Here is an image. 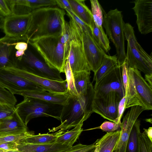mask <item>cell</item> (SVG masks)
<instances>
[{
    "instance_id": "cell-1",
    "label": "cell",
    "mask_w": 152,
    "mask_h": 152,
    "mask_svg": "<svg viewBox=\"0 0 152 152\" xmlns=\"http://www.w3.org/2000/svg\"><path fill=\"white\" fill-rule=\"evenodd\" d=\"M95 96L94 86L91 83L86 91L77 96L71 94L63 104L59 126L49 129V132L64 131L83 124L93 113V105Z\"/></svg>"
},
{
    "instance_id": "cell-2",
    "label": "cell",
    "mask_w": 152,
    "mask_h": 152,
    "mask_svg": "<svg viewBox=\"0 0 152 152\" xmlns=\"http://www.w3.org/2000/svg\"><path fill=\"white\" fill-rule=\"evenodd\" d=\"M32 19L24 42L28 43L39 39L61 35L65 12L58 7H48L33 10Z\"/></svg>"
},
{
    "instance_id": "cell-3",
    "label": "cell",
    "mask_w": 152,
    "mask_h": 152,
    "mask_svg": "<svg viewBox=\"0 0 152 152\" xmlns=\"http://www.w3.org/2000/svg\"><path fill=\"white\" fill-rule=\"evenodd\" d=\"M60 35L45 37L28 43L39 54L50 67L64 73L67 59L64 46L60 41Z\"/></svg>"
},
{
    "instance_id": "cell-4",
    "label": "cell",
    "mask_w": 152,
    "mask_h": 152,
    "mask_svg": "<svg viewBox=\"0 0 152 152\" xmlns=\"http://www.w3.org/2000/svg\"><path fill=\"white\" fill-rule=\"evenodd\" d=\"M124 31L127 41V50L124 63L127 67L136 68L145 75H152V56L144 50L137 41L133 27L129 23H125Z\"/></svg>"
},
{
    "instance_id": "cell-5",
    "label": "cell",
    "mask_w": 152,
    "mask_h": 152,
    "mask_svg": "<svg viewBox=\"0 0 152 152\" xmlns=\"http://www.w3.org/2000/svg\"><path fill=\"white\" fill-rule=\"evenodd\" d=\"M23 97V101L15 107L26 126L31 119L40 117L50 116L60 120L63 104H53L28 96Z\"/></svg>"
},
{
    "instance_id": "cell-6",
    "label": "cell",
    "mask_w": 152,
    "mask_h": 152,
    "mask_svg": "<svg viewBox=\"0 0 152 152\" xmlns=\"http://www.w3.org/2000/svg\"><path fill=\"white\" fill-rule=\"evenodd\" d=\"M103 26L106 34L116 48L118 66L121 67L125 61V39L124 28L125 23L121 11L117 8L111 10L107 13L103 12Z\"/></svg>"
},
{
    "instance_id": "cell-7",
    "label": "cell",
    "mask_w": 152,
    "mask_h": 152,
    "mask_svg": "<svg viewBox=\"0 0 152 152\" xmlns=\"http://www.w3.org/2000/svg\"><path fill=\"white\" fill-rule=\"evenodd\" d=\"M94 97L121 100L125 96L122 81V67L118 66L96 83Z\"/></svg>"
},
{
    "instance_id": "cell-8",
    "label": "cell",
    "mask_w": 152,
    "mask_h": 152,
    "mask_svg": "<svg viewBox=\"0 0 152 152\" xmlns=\"http://www.w3.org/2000/svg\"><path fill=\"white\" fill-rule=\"evenodd\" d=\"M15 67L40 77L63 81L61 73L39 59L28 48L24 54L17 58Z\"/></svg>"
},
{
    "instance_id": "cell-9",
    "label": "cell",
    "mask_w": 152,
    "mask_h": 152,
    "mask_svg": "<svg viewBox=\"0 0 152 152\" xmlns=\"http://www.w3.org/2000/svg\"><path fill=\"white\" fill-rule=\"evenodd\" d=\"M0 85L14 95L26 91H44L40 86L7 69H0Z\"/></svg>"
},
{
    "instance_id": "cell-10",
    "label": "cell",
    "mask_w": 152,
    "mask_h": 152,
    "mask_svg": "<svg viewBox=\"0 0 152 152\" xmlns=\"http://www.w3.org/2000/svg\"><path fill=\"white\" fill-rule=\"evenodd\" d=\"M31 19V13L22 15L11 14L4 18L3 31L6 36L24 42Z\"/></svg>"
},
{
    "instance_id": "cell-11",
    "label": "cell",
    "mask_w": 152,
    "mask_h": 152,
    "mask_svg": "<svg viewBox=\"0 0 152 152\" xmlns=\"http://www.w3.org/2000/svg\"><path fill=\"white\" fill-rule=\"evenodd\" d=\"M79 25L85 55L91 71L94 73L99 67L106 53L96 43L92 34Z\"/></svg>"
},
{
    "instance_id": "cell-12",
    "label": "cell",
    "mask_w": 152,
    "mask_h": 152,
    "mask_svg": "<svg viewBox=\"0 0 152 152\" xmlns=\"http://www.w3.org/2000/svg\"><path fill=\"white\" fill-rule=\"evenodd\" d=\"M42 87L45 91L57 93L68 91L66 81H59L38 76L15 67L6 68Z\"/></svg>"
},
{
    "instance_id": "cell-13",
    "label": "cell",
    "mask_w": 152,
    "mask_h": 152,
    "mask_svg": "<svg viewBox=\"0 0 152 152\" xmlns=\"http://www.w3.org/2000/svg\"><path fill=\"white\" fill-rule=\"evenodd\" d=\"M132 2L138 30L144 34L152 32V0H136Z\"/></svg>"
},
{
    "instance_id": "cell-14",
    "label": "cell",
    "mask_w": 152,
    "mask_h": 152,
    "mask_svg": "<svg viewBox=\"0 0 152 152\" xmlns=\"http://www.w3.org/2000/svg\"><path fill=\"white\" fill-rule=\"evenodd\" d=\"M145 110L139 105L131 107L124 117L121 124V134L113 152H125L127 142L134 124L141 113Z\"/></svg>"
},
{
    "instance_id": "cell-15",
    "label": "cell",
    "mask_w": 152,
    "mask_h": 152,
    "mask_svg": "<svg viewBox=\"0 0 152 152\" xmlns=\"http://www.w3.org/2000/svg\"><path fill=\"white\" fill-rule=\"evenodd\" d=\"M121 67L122 81L125 93V110L134 106H141L136 90L133 68L127 67L125 63Z\"/></svg>"
},
{
    "instance_id": "cell-16",
    "label": "cell",
    "mask_w": 152,
    "mask_h": 152,
    "mask_svg": "<svg viewBox=\"0 0 152 152\" xmlns=\"http://www.w3.org/2000/svg\"><path fill=\"white\" fill-rule=\"evenodd\" d=\"M18 42L6 35L0 38V69L15 66L17 58L15 46Z\"/></svg>"
},
{
    "instance_id": "cell-17",
    "label": "cell",
    "mask_w": 152,
    "mask_h": 152,
    "mask_svg": "<svg viewBox=\"0 0 152 152\" xmlns=\"http://www.w3.org/2000/svg\"><path fill=\"white\" fill-rule=\"evenodd\" d=\"M136 90L141 106L144 110L152 109V87L142 76L137 69L133 68Z\"/></svg>"
},
{
    "instance_id": "cell-18",
    "label": "cell",
    "mask_w": 152,
    "mask_h": 152,
    "mask_svg": "<svg viewBox=\"0 0 152 152\" xmlns=\"http://www.w3.org/2000/svg\"><path fill=\"white\" fill-rule=\"evenodd\" d=\"M119 102L94 97L93 105V113L99 114L104 118L115 123L118 117V108Z\"/></svg>"
},
{
    "instance_id": "cell-19",
    "label": "cell",
    "mask_w": 152,
    "mask_h": 152,
    "mask_svg": "<svg viewBox=\"0 0 152 152\" xmlns=\"http://www.w3.org/2000/svg\"><path fill=\"white\" fill-rule=\"evenodd\" d=\"M28 128L16 110L11 117L0 121V136L17 134L28 131Z\"/></svg>"
},
{
    "instance_id": "cell-20",
    "label": "cell",
    "mask_w": 152,
    "mask_h": 152,
    "mask_svg": "<svg viewBox=\"0 0 152 152\" xmlns=\"http://www.w3.org/2000/svg\"><path fill=\"white\" fill-rule=\"evenodd\" d=\"M16 94L23 96H28L36 98L53 104H63L70 95L66 93H57L42 91H26L17 93Z\"/></svg>"
},
{
    "instance_id": "cell-21",
    "label": "cell",
    "mask_w": 152,
    "mask_h": 152,
    "mask_svg": "<svg viewBox=\"0 0 152 152\" xmlns=\"http://www.w3.org/2000/svg\"><path fill=\"white\" fill-rule=\"evenodd\" d=\"M18 143L17 150L20 152H63L72 147L56 142L42 144Z\"/></svg>"
},
{
    "instance_id": "cell-22",
    "label": "cell",
    "mask_w": 152,
    "mask_h": 152,
    "mask_svg": "<svg viewBox=\"0 0 152 152\" xmlns=\"http://www.w3.org/2000/svg\"><path fill=\"white\" fill-rule=\"evenodd\" d=\"M73 13L92 30L94 21L91 11L86 5L85 0H68Z\"/></svg>"
},
{
    "instance_id": "cell-23",
    "label": "cell",
    "mask_w": 152,
    "mask_h": 152,
    "mask_svg": "<svg viewBox=\"0 0 152 152\" xmlns=\"http://www.w3.org/2000/svg\"><path fill=\"white\" fill-rule=\"evenodd\" d=\"M121 130L107 133L95 142L98 147V152H113L118 142Z\"/></svg>"
},
{
    "instance_id": "cell-24",
    "label": "cell",
    "mask_w": 152,
    "mask_h": 152,
    "mask_svg": "<svg viewBox=\"0 0 152 152\" xmlns=\"http://www.w3.org/2000/svg\"><path fill=\"white\" fill-rule=\"evenodd\" d=\"M118 66L116 55L110 56L106 54L99 67L94 73L93 81L98 82Z\"/></svg>"
},
{
    "instance_id": "cell-25",
    "label": "cell",
    "mask_w": 152,
    "mask_h": 152,
    "mask_svg": "<svg viewBox=\"0 0 152 152\" xmlns=\"http://www.w3.org/2000/svg\"><path fill=\"white\" fill-rule=\"evenodd\" d=\"M64 132L57 131L54 133H48L33 135L18 142L33 144H49L56 142L57 137Z\"/></svg>"
},
{
    "instance_id": "cell-26",
    "label": "cell",
    "mask_w": 152,
    "mask_h": 152,
    "mask_svg": "<svg viewBox=\"0 0 152 152\" xmlns=\"http://www.w3.org/2000/svg\"><path fill=\"white\" fill-rule=\"evenodd\" d=\"M92 37L97 45L105 53H108L111 47L109 39L102 27L98 26L94 21L92 27Z\"/></svg>"
},
{
    "instance_id": "cell-27",
    "label": "cell",
    "mask_w": 152,
    "mask_h": 152,
    "mask_svg": "<svg viewBox=\"0 0 152 152\" xmlns=\"http://www.w3.org/2000/svg\"><path fill=\"white\" fill-rule=\"evenodd\" d=\"M83 124L80 123L71 130L64 132L57 137L56 142L72 146L83 131L82 128Z\"/></svg>"
},
{
    "instance_id": "cell-28",
    "label": "cell",
    "mask_w": 152,
    "mask_h": 152,
    "mask_svg": "<svg viewBox=\"0 0 152 152\" xmlns=\"http://www.w3.org/2000/svg\"><path fill=\"white\" fill-rule=\"evenodd\" d=\"M140 121L137 119L134 124L127 144L125 152H139V136Z\"/></svg>"
},
{
    "instance_id": "cell-29",
    "label": "cell",
    "mask_w": 152,
    "mask_h": 152,
    "mask_svg": "<svg viewBox=\"0 0 152 152\" xmlns=\"http://www.w3.org/2000/svg\"><path fill=\"white\" fill-rule=\"evenodd\" d=\"M90 72L82 71L73 74L74 86L78 95L86 90L90 81Z\"/></svg>"
},
{
    "instance_id": "cell-30",
    "label": "cell",
    "mask_w": 152,
    "mask_h": 152,
    "mask_svg": "<svg viewBox=\"0 0 152 152\" xmlns=\"http://www.w3.org/2000/svg\"><path fill=\"white\" fill-rule=\"evenodd\" d=\"M12 15H22L29 14L32 10L27 0H6Z\"/></svg>"
},
{
    "instance_id": "cell-31",
    "label": "cell",
    "mask_w": 152,
    "mask_h": 152,
    "mask_svg": "<svg viewBox=\"0 0 152 152\" xmlns=\"http://www.w3.org/2000/svg\"><path fill=\"white\" fill-rule=\"evenodd\" d=\"M72 39L71 29L68 22L65 21L62 27V31L60 36L61 42L63 45L67 59L70 48V42Z\"/></svg>"
},
{
    "instance_id": "cell-32",
    "label": "cell",
    "mask_w": 152,
    "mask_h": 152,
    "mask_svg": "<svg viewBox=\"0 0 152 152\" xmlns=\"http://www.w3.org/2000/svg\"><path fill=\"white\" fill-rule=\"evenodd\" d=\"M91 13L95 24L100 27H102L103 23V12L102 7L97 0H90Z\"/></svg>"
},
{
    "instance_id": "cell-33",
    "label": "cell",
    "mask_w": 152,
    "mask_h": 152,
    "mask_svg": "<svg viewBox=\"0 0 152 152\" xmlns=\"http://www.w3.org/2000/svg\"><path fill=\"white\" fill-rule=\"evenodd\" d=\"M64 72L66 76L68 91L71 94L75 96L78 95L74 86L73 74L67 60L65 64Z\"/></svg>"
},
{
    "instance_id": "cell-34",
    "label": "cell",
    "mask_w": 152,
    "mask_h": 152,
    "mask_svg": "<svg viewBox=\"0 0 152 152\" xmlns=\"http://www.w3.org/2000/svg\"><path fill=\"white\" fill-rule=\"evenodd\" d=\"M34 134L33 132L28 131L17 134L0 136V144L10 142H19Z\"/></svg>"
},
{
    "instance_id": "cell-35",
    "label": "cell",
    "mask_w": 152,
    "mask_h": 152,
    "mask_svg": "<svg viewBox=\"0 0 152 152\" xmlns=\"http://www.w3.org/2000/svg\"><path fill=\"white\" fill-rule=\"evenodd\" d=\"M17 102L14 95L0 85V104L15 106Z\"/></svg>"
},
{
    "instance_id": "cell-36",
    "label": "cell",
    "mask_w": 152,
    "mask_h": 152,
    "mask_svg": "<svg viewBox=\"0 0 152 152\" xmlns=\"http://www.w3.org/2000/svg\"><path fill=\"white\" fill-rule=\"evenodd\" d=\"M139 152H152V141L144 132L139 136Z\"/></svg>"
},
{
    "instance_id": "cell-37",
    "label": "cell",
    "mask_w": 152,
    "mask_h": 152,
    "mask_svg": "<svg viewBox=\"0 0 152 152\" xmlns=\"http://www.w3.org/2000/svg\"><path fill=\"white\" fill-rule=\"evenodd\" d=\"M30 7L32 10L57 5L56 0H27Z\"/></svg>"
},
{
    "instance_id": "cell-38",
    "label": "cell",
    "mask_w": 152,
    "mask_h": 152,
    "mask_svg": "<svg viewBox=\"0 0 152 152\" xmlns=\"http://www.w3.org/2000/svg\"><path fill=\"white\" fill-rule=\"evenodd\" d=\"M121 125L113 122L105 121L100 126L87 130L99 129L107 133L113 132L120 131L121 128Z\"/></svg>"
},
{
    "instance_id": "cell-39",
    "label": "cell",
    "mask_w": 152,
    "mask_h": 152,
    "mask_svg": "<svg viewBox=\"0 0 152 152\" xmlns=\"http://www.w3.org/2000/svg\"><path fill=\"white\" fill-rule=\"evenodd\" d=\"M96 146L95 142L89 145L79 143L73 146L69 150L63 152H91L95 150Z\"/></svg>"
},
{
    "instance_id": "cell-40",
    "label": "cell",
    "mask_w": 152,
    "mask_h": 152,
    "mask_svg": "<svg viewBox=\"0 0 152 152\" xmlns=\"http://www.w3.org/2000/svg\"><path fill=\"white\" fill-rule=\"evenodd\" d=\"M15 111V106L0 104V121L11 116Z\"/></svg>"
},
{
    "instance_id": "cell-41",
    "label": "cell",
    "mask_w": 152,
    "mask_h": 152,
    "mask_svg": "<svg viewBox=\"0 0 152 152\" xmlns=\"http://www.w3.org/2000/svg\"><path fill=\"white\" fill-rule=\"evenodd\" d=\"M125 97H124L119 102L118 108V117L116 120V123L121 124V119L123 114L125 110Z\"/></svg>"
},
{
    "instance_id": "cell-42",
    "label": "cell",
    "mask_w": 152,
    "mask_h": 152,
    "mask_svg": "<svg viewBox=\"0 0 152 152\" xmlns=\"http://www.w3.org/2000/svg\"><path fill=\"white\" fill-rule=\"evenodd\" d=\"M11 14L6 0H0V15L6 17Z\"/></svg>"
},
{
    "instance_id": "cell-43",
    "label": "cell",
    "mask_w": 152,
    "mask_h": 152,
    "mask_svg": "<svg viewBox=\"0 0 152 152\" xmlns=\"http://www.w3.org/2000/svg\"><path fill=\"white\" fill-rule=\"evenodd\" d=\"M66 11L67 12V15H69L71 16L75 20L76 22L79 25L83 27L84 28L92 34V30L88 26L72 12L68 10H66Z\"/></svg>"
},
{
    "instance_id": "cell-44",
    "label": "cell",
    "mask_w": 152,
    "mask_h": 152,
    "mask_svg": "<svg viewBox=\"0 0 152 152\" xmlns=\"http://www.w3.org/2000/svg\"><path fill=\"white\" fill-rule=\"evenodd\" d=\"M18 142H10L0 144V148L7 150H17Z\"/></svg>"
},
{
    "instance_id": "cell-45",
    "label": "cell",
    "mask_w": 152,
    "mask_h": 152,
    "mask_svg": "<svg viewBox=\"0 0 152 152\" xmlns=\"http://www.w3.org/2000/svg\"><path fill=\"white\" fill-rule=\"evenodd\" d=\"M56 2L57 5L62 9L73 12L68 0H56Z\"/></svg>"
},
{
    "instance_id": "cell-46",
    "label": "cell",
    "mask_w": 152,
    "mask_h": 152,
    "mask_svg": "<svg viewBox=\"0 0 152 152\" xmlns=\"http://www.w3.org/2000/svg\"><path fill=\"white\" fill-rule=\"evenodd\" d=\"M28 43L24 41L18 42L15 46L16 50H22L25 51L28 48Z\"/></svg>"
},
{
    "instance_id": "cell-47",
    "label": "cell",
    "mask_w": 152,
    "mask_h": 152,
    "mask_svg": "<svg viewBox=\"0 0 152 152\" xmlns=\"http://www.w3.org/2000/svg\"><path fill=\"white\" fill-rule=\"evenodd\" d=\"M144 131L146 135L152 141V127H149L148 129H144Z\"/></svg>"
},
{
    "instance_id": "cell-48",
    "label": "cell",
    "mask_w": 152,
    "mask_h": 152,
    "mask_svg": "<svg viewBox=\"0 0 152 152\" xmlns=\"http://www.w3.org/2000/svg\"><path fill=\"white\" fill-rule=\"evenodd\" d=\"M145 80L147 81L148 84L151 87H152V75H145Z\"/></svg>"
},
{
    "instance_id": "cell-49",
    "label": "cell",
    "mask_w": 152,
    "mask_h": 152,
    "mask_svg": "<svg viewBox=\"0 0 152 152\" xmlns=\"http://www.w3.org/2000/svg\"><path fill=\"white\" fill-rule=\"evenodd\" d=\"M25 51L22 50H16L15 52V56L18 58L22 57L25 54Z\"/></svg>"
},
{
    "instance_id": "cell-50",
    "label": "cell",
    "mask_w": 152,
    "mask_h": 152,
    "mask_svg": "<svg viewBox=\"0 0 152 152\" xmlns=\"http://www.w3.org/2000/svg\"><path fill=\"white\" fill-rule=\"evenodd\" d=\"M94 152H98V147L96 145Z\"/></svg>"
},
{
    "instance_id": "cell-51",
    "label": "cell",
    "mask_w": 152,
    "mask_h": 152,
    "mask_svg": "<svg viewBox=\"0 0 152 152\" xmlns=\"http://www.w3.org/2000/svg\"><path fill=\"white\" fill-rule=\"evenodd\" d=\"M12 152H20L18 151V150H16V151H13Z\"/></svg>"
},
{
    "instance_id": "cell-52",
    "label": "cell",
    "mask_w": 152,
    "mask_h": 152,
    "mask_svg": "<svg viewBox=\"0 0 152 152\" xmlns=\"http://www.w3.org/2000/svg\"><path fill=\"white\" fill-rule=\"evenodd\" d=\"M94 151H92V152H94Z\"/></svg>"
}]
</instances>
